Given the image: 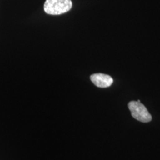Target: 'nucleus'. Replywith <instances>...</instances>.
<instances>
[{
    "label": "nucleus",
    "mask_w": 160,
    "mask_h": 160,
    "mask_svg": "<svg viewBox=\"0 0 160 160\" xmlns=\"http://www.w3.org/2000/svg\"><path fill=\"white\" fill-rule=\"evenodd\" d=\"M90 80L95 86L99 88L109 87L113 82V78L110 75L102 73L92 74Z\"/></svg>",
    "instance_id": "3"
},
{
    "label": "nucleus",
    "mask_w": 160,
    "mask_h": 160,
    "mask_svg": "<svg viewBox=\"0 0 160 160\" xmlns=\"http://www.w3.org/2000/svg\"><path fill=\"white\" fill-rule=\"evenodd\" d=\"M72 7L71 0H46L44 10L51 15H60L69 12Z\"/></svg>",
    "instance_id": "1"
},
{
    "label": "nucleus",
    "mask_w": 160,
    "mask_h": 160,
    "mask_svg": "<svg viewBox=\"0 0 160 160\" xmlns=\"http://www.w3.org/2000/svg\"><path fill=\"white\" fill-rule=\"evenodd\" d=\"M128 108L133 118L143 123H148L152 120V116L142 103L138 101H131L128 104Z\"/></svg>",
    "instance_id": "2"
}]
</instances>
